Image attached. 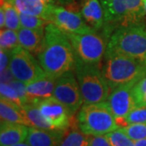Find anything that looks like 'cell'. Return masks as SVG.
Here are the masks:
<instances>
[{
  "instance_id": "37",
  "label": "cell",
  "mask_w": 146,
  "mask_h": 146,
  "mask_svg": "<svg viewBox=\"0 0 146 146\" xmlns=\"http://www.w3.org/2000/svg\"><path fill=\"white\" fill-rule=\"evenodd\" d=\"M12 146H30L29 144H27L26 142L25 143H24V142H22V143H20V144H17V145H12Z\"/></svg>"
},
{
  "instance_id": "29",
  "label": "cell",
  "mask_w": 146,
  "mask_h": 146,
  "mask_svg": "<svg viewBox=\"0 0 146 146\" xmlns=\"http://www.w3.org/2000/svg\"><path fill=\"white\" fill-rule=\"evenodd\" d=\"M16 89V91L17 92V94L19 95L20 98H21V102H22V104L23 106L27 103H29V98H28V95H27V90H26V84L23 83L18 80H13L11 82L9 83Z\"/></svg>"
},
{
  "instance_id": "33",
  "label": "cell",
  "mask_w": 146,
  "mask_h": 146,
  "mask_svg": "<svg viewBox=\"0 0 146 146\" xmlns=\"http://www.w3.org/2000/svg\"><path fill=\"white\" fill-rule=\"evenodd\" d=\"M13 80H15V77L12 75V73L11 72L9 68L6 69L5 71H3V72H1V82L9 84Z\"/></svg>"
},
{
  "instance_id": "25",
  "label": "cell",
  "mask_w": 146,
  "mask_h": 146,
  "mask_svg": "<svg viewBox=\"0 0 146 146\" xmlns=\"http://www.w3.org/2000/svg\"><path fill=\"white\" fill-rule=\"evenodd\" d=\"M106 136L111 146H134V141L130 139L121 128L107 133Z\"/></svg>"
},
{
  "instance_id": "24",
  "label": "cell",
  "mask_w": 146,
  "mask_h": 146,
  "mask_svg": "<svg viewBox=\"0 0 146 146\" xmlns=\"http://www.w3.org/2000/svg\"><path fill=\"white\" fill-rule=\"evenodd\" d=\"M20 19H21V27L33 29V30L45 29L47 25L50 24L49 21H47L45 19H42L41 17L26 15L23 13H20Z\"/></svg>"
},
{
  "instance_id": "10",
  "label": "cell",
  "mask_w": 146,
  "mask_h": 146,
  "mask_svg": "<svg viewBox=\"0 0 146 146\" xmlns=\"http://www.w3.org/2000/svg\"><path fill=\"white\" fill-rule=\"evenodd\" d=\"M50 23L66 33L84 34L96 31L86 24L80 11L68 9L62 6L53 7Z\"/></svg>"
},
{
  "instance_id": "2",
  "label": "cell",
  "mask_w": 146,
  "mask_h": 146,
  "mask_svg": "<svg viewBox=\"0 0 146 146\" xmlns=\"http://www.w3.org/2000/svg\"><path fill=\"white\" fill-rule=\"evenodd\" d=\"M119 54L146 62V28L143 23L117 28L110 36L105 55Z\"/></svg>"
},
{
  "instance_id": "21",
  "label": "cell",
  "mask_w": 146,
  "mask_h": 146,
  "mask_svg": "<svg viewBox=\"0 0 146 146\" xmlns=\"http://www.w3.org/2000/svg\"><path fill=\"white\" fill-rule=\"evenodd\" d=\"M23 110L30 127L45 130H56L42 115L39 108L34 103L29 102L25 104L23 106Z\"/></svg>"
},
{
  "instance_id": "22",
  "label": "cell",
  "mask_w": 146,
  "mask_h": 146,
  "mask_svg": "<svg viewBox=\"0 0 146 146\" xmlns=\"http://www.w3.org/2000/svg\"><path fill=\"white\" fill-rule=\"evenodd\" d=\"M1 7L5 12V29L18 31L21 28L20 12L11 3L7 0H1Z\"/></svg>"
},
{
  "instance_id": "15",
  "label": "cell",
  "mask_w": 146,
  "mask_h": 146,
  "mask_svg": "<svg viewBox=\"0 0 146 146\" xmlns=\"http://www.w3.org/2000/svg\"><path fill=\"white\" fill-rule=\"evenodd\" d=\"M57 79L46 73L39 78L26 84L27 95L29 102L38 98H46L52 97Z\"/></svg>"
},
{
  "instance_id": "34",
  "label": "cell",
  "mask_w": 146,
  "mask_h": 146,
  "mask_svg": "<svg viewBox=\"0 0 146 146\" xmlns=\"http://www.w3.org/2000/svg\"><path fill=\"white\" fill-rule=\"evenodd\" d=\"M5 24H6L5 12H4L3 8L1 7V8H0V28H1V29H5Z\"/></svg>"
},
{
  "instance_id": "31",
  "label": "cell",
  "mask_w": 146,
  "mask_h": 146,
  "mask_svg": "<svg viewBox=\"0 0 146 146\" xmlns=\"http://www.w3.org/2000/svg\"><path fill=\"white\" fill-rule=\"evenodd\" d=\"M11 53V52L6 51V50H1V51H0V59H1L0 70H1V72H3V71H5L6 69L9 68Z\"/></svg>"
},
{
  "instance_id": "11",
  "label": "cell",
  "mask_w": 146,
  "mask_h": 146,
  "mask_svg": "<svg viewBox=\"0 0 146 146\" xmlns=\"http://www.w3.org/2000/svg\"><path fill=\"white\" fill-rule=\"evenodd\" d=\"M30 102L37 106L42 115L56 130L66 129L69 127L74 117V115H71L68 110L53 96L46 98L34 99Z\"/></svg>"
},
{
  "instance_id": "14",
  "label": "cell",
  "mask_w": 146,
  "mask_h": 146,
  "mask_svg": "<svg viewBox=\"0 0 146 146\" xmlns=\"http://www.w3.org/2000/svg\"><path fill=\"white\" fill-rule=\"evenodd\" d=\"M29 128L24 124L1 122L0 146H12L26 141Z\"/></svg>"
},
{
  "instance_id": "13",
  "label": "cell",
  "mask_w": 146,
  "mask_h": 146,
  "mask_svg": "<svg viewBox=\"0 0 146 146\" xmlns=\"http://www.w3.org/2000/svg\"><path fill=\"white\" fill-rule=\"evenodd\" d=\"M21 46L33 55H38L45 47V29L33 30L21 27L17 31Z\"/></svg>"
},
{
  "instance_id": "5",
  "label": "cell",
  "mask_w": 146,
  "mask_h": 146,
  "mask_svg": "<svg viewBox=\"0 0 146 146\" xmlns=\"http://www.w3.org/2000/svg\"><path fill=\"white\" fill-rule=\"evenodd\" d=\"M76 77L82 94L84 104H92L108 99L111 89L102 74L101 64L83 62L75 56Z\"/></svg>"
},
{
  "instance_id": "30",
  "label": "cell",
  "mask_w": 146,
  "mask_h": 146,
  "mask_svg": "<svg viewBox=\"0 0 146 146\" xmlns=\"http://www.w3.org/2000/svg\"><path fill=\"white\" fill-rule=\"evenodd\" d=\"M89 146H111L106 135L90 136Z\"/></svg>"
},
{
  "instance_id": "32",
  "label": "cell",
  "mask_w": 146,
  "mask_h": 146,
  "mask_svg": "<svg viewBox=\"0 0 146 146\" xmlns=\"http://www.w3.org/2000/svg\"><path fill=\"white\" fill-rule=\"evenodd\" d=\"M76 1L77 0H54V3L58 6H62L69 9H79Z\"/></svg>"
},
{
  "instance_id": "6",
  "label": "cell",
  "mask_w": 146,
  "mask_h": 146,
  "mask_svg": "<svg viewBox=\"0 0 146 146\" xmlns=\"http://www.w3.org/2000/svg\"><path fill=\"white\" fill-rule=\"evenodd\" d=\"M80 129L89 136H101L118 129L115 118L107 102L84 104L77 114Z\"/></svg>"
},
{
  "instance_id": "18",
  "label": "cell",
  "mask_w": 146,
  "mask_h": 146,
  "mask_svg": "<svg viewBox=\"0 0 146 146\" xmlns=\"http://www.w3.org/2000/svg\"><path fill=\"white\" fill-rule=\"evenodd\" d=\"M81 14L86 23L94 30L102 29L104 25V14L98 0H84L81 7Z\"/></svg>"
},
{
  "instance_id": "17",
  "label": "cell",
  "mask_w": 146,
  "mask_h": 146,
  "mask_svg": "<svg viewBox=\"0 0 146 146\" xmlns=\"http://www.w3.org/2000/svg\"><path fill=\"white\" fill-rule=\"evenodd\" d=\"M63 130H45L29 127L26 143L30 146H58Z\"/></svg>"
},
{
  "instance_id": "16",
  "label": "cell",
  "mask_w": 146,
  "mask_h": 146,
  "mask_svg": "<svg viewBox=\"0 0 146 146\" xmlns=\"http://www.w3.org/2000/svg\"><path fill=\"white\" fill-rule=\"evenodd\" d=\"M11 3L20 13L38 16L50 23L52 7L42 0H7Z\"/></svg>"
},
{
  "instance_id": "8",
  "label": "cell",
  "mask_w": 146,
  "mask_h": 146,
  "mask_svg": "<svg viewBox=\"0 0 146 146\" xmlns=\"http://www.w3.org/2000/svg\"><path fill=\"white\" fill-rule=\"evenodd\" d=\"M9 69L15 79L25 84L29 83L46 74L33 54L21 46L11 53Z\"/></svg>"
},
{
  "instance_id": "28",
  "label": "cell",
  "mask_w": 146,
  "mask_h": 146,
  "mask_svg": "<svg viewBox=\"0 0 146 146\" xmlns=\"http://www.w3.org/2000/svg\"><path fill=\"white\" fill-rule=\"evenodd\" d=\"M125 117L129 124L146 123V106H136Z\"/></svg>"
},
{
  "instance_id": "7",
  "label": "cell",
  "mask_w": 146,
  "mask_h": 146,
  "mask_svg": "<svg viewBox=\"0 0 146 146\" xmlns=\"http://www.w3.org/2000/svg\"><path fill=\"white\" fill-rule=\"evenodd\" d=\"M72 46L75 56L83 62L99 64L105 56L108 40L97 31L84 34L67 33Z\"/></svg>"
},
{
  "instance_id": "1",
  "label": "cell",
  "mask_w": 146,
  "mask_h": 146,
  "mask_svg": "<svg viewBox=\"0 0 146 146\" xmlns=\"http://www.w3.org/2000/svg\"><path fill=\"white\" fill-rule=\"evenodd\" d=\"M45 47L37 61L47 75L58 78L75 68V53L66 33L50 23L45 29Z\"/></svg>"
},
{
  "instance_id": "23",
  "label": "cell",
  "mask_w": 146,
  "mask_h": 146,
  "mask_svg": "<svg viewBox=\"0 0 146 146\" xmlns=\"http://www.w3.org/2000/svg\"><path fill=\"white\" fill-rule=\"evenodd\" d=\"M0 46L1 50L11 52L17 47L21 46L18 33L8 29H1L0 33Z\"/></svg>"
},
{
  "instance_id": "38",
  "label": "cell",
  "mask_w": 146,
  "mask_h": 146,
  "mask_svg": "<svg viewBox=\"0 0 146 146\" xmlns=\"http://www.w3.org/2000/svg\"><path fill=\"white\" fill-rule=\"evenodd\" d=\"M143 3H144V7H145V9L146 11V0H143Z\"/></svg>"
},
{
  "instance_id": "12",
  "label": "cell",
  "mask_w": 146,
  "mask_h": 146,
  "mask_svg": "<svg viewBox=\"0 0 146 146\" xmlns=\"http://www.w3.org/2000/svg\"><path fill=\"white\" fill-rule=\"evenodd\" d=\"M134 85H122L111 91L107 103L115 118L125 117L136 107L133 95Z\"/></svg>"
},
{
  "instance_id": "19",
  "label": "cell",
  "mask_w": 146,
  "mask_h": 146,
  "mask_svg": "<svg viewBox=\"0 0 146 146\" xmlns=\"http://www.w3.org/2000/svg\"><path fill=\"white\" fill-rule=\"evenodd\" d=\"M90 136L80 129L75 116L68 127L63 131V134L58 146H89Z\"/></svg>"
},
{
  "instance_id": "26",
  "label": "cell",
  "mask_w": 146,
  "mask_h": 146,
  "mask_svg": "<svg viewBox=\"0 0 146 146\" xmlns=\"http://www.w3.org/2000/svg\"><path fill=\"white\" fill-rule=\"evenodd\" d=\"M121 129L133 141L146 138V123H132Z\"/></svg>"
},
{
  "instance_id": "20",
  "label": "cell",
  "mask_w": 146,
  "mask_h": 146,
  "mask_svg": "<svg viewBox=\"0 0 146 146\" xmlns=\"http://www.w3.org/2000/svg\"><path fill=\"white\" fill-rule=\"evenodd\" d=\"M0 117L1 122L20 123L30 127L23 107L2 97L0 98Z\"/></svg>"
},
{
  "instance_id": "3",
  "label": "cell",
  "mask_w": 146,
  "mask_h": 146,
  "mask_svg": "<svg viewBox=\"0 0 146 146\" xmlns=\"http://www.w3.org/2000/svg\"><path fill=\"white\" fill-rule=\"evenodd\" d=\"M104 58L102 71L111 91L122 85H135L146 77V62L119 54Z\"/></svg>"
},
{
  "instance_id": "4",
  "label": "cell",
  "mask_w": 146,
  "mask_h": 146,
  "mask_svg": "<svg viewBox=\"0 0 146 146\" xmlns=\"http://www.w3.org/2000/svg\"><path fill=\"white\" fill-rule=\"evenodd\" d=\"M104 14L102 33L108 40L117 28L142 23L145 16L143 0H100Z\"/></svg>"
},
{
  "instance_id": "27",
  "label": "cell",
  "mask_w": 146,
  "mask_h": 146,
  "mask_svg": "<svg viewBox=\"0 0 146 146\" xmlns=\"http://www.w3.org/2000/svg\"><path fill=\"white\" fill-rule=\"evenodd\" d=\"M0 94H1L2 98H4L6 99L9 100L11 102L16 103L19 106L23 107V104H22V102H21L19 95L16 91V89H14L10 84L1 82V84H0Z\"/></svg>"
},
{
  "instance_id": "36",
  "label": "cell",
  "mask_w": 146,
  "mask_h": 146,
  "mask_svg": "<svg viewBox=\"0 0 146 146\" xmlns=\"http://www.w3.org/2000/svg\"><path fill=\"white\" fill-rule=\"evenodd\" d=\"M42 2H44L45 3H46L48 5H56L54 2V0H42Z\"/></svg>"
},
{
  "instance_id": "35",
  "label": "cell",
  "mask_w": 146,
  "mask_h": 146,
  "mask_svg": "<svg viewBox=\"0 0 146 146\" xmlns=\"http://www.w3.org/2000/svg\"><path fill=\"white\" fill-rule=\"evenodd\" d=\"M134 146H146V138L140 141H134Z\"/></svg>"
},
{
  "instance_id": "9",
  "label": "cell",
  "mask_w": 146,
  "mask_h": 146,
  "mask_svg": "<svg viewBox=\"0 0 146 146\" xmlns=\"http://www.w3.org/2000/svg\"><path fill=\"white\" fill-rule=\"evenodd\" d=\"M53 97L61 102L72 115L82 106V94L73 71L64 73L57 78Z\"/></svg>"
}]
</instances>
